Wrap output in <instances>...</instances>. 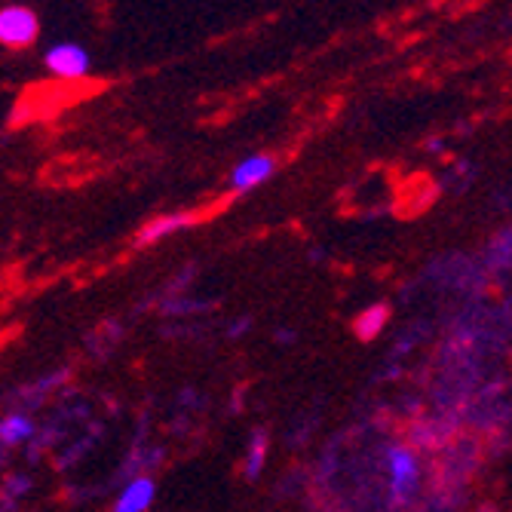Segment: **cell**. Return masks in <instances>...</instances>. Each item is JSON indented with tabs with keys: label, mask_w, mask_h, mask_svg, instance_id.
I'll return each instance as SVG.
<instances>
[{
	"label": "cell",
	"mask_w": 512,
	"mask_h": 512,
	"mask_svg": "<svg viewBox=\"0 0 512 512\" xmlns=\"http://www.w3.org/2000/svg\"><path fill=\"white\" fill-rule=\"evenodd\" d=\"M387 476H390V494L396 503L408 500L411 491L417 488L421 479V463L411 445H390L387 448Z\"/></svg>",
	"instance_id": "obj_1"
},
{
	"label": "cell",
	"mask_w": 512,
	"mask_h": 512,
	"mask_svg": "<svg viewBox=\"0 0 512 512\" xmlns=\"http://www.w3.org/2000/svg\"><path fill=\"white\" fill-rule=\"evenodd\" d=\"M43 65H46V71H50L53 77H59V80H80V77L89 74L92 59H89V53L83 50L80 43L59 40V43H53L50 50L43 53Z\"/></svg>",
	"instance_id": "obj_2"
},
{
	"label": "cell",
	"mask_w": 512,
	"mask_h": 512,
	"mask_svg": "<svg viewBox=\"0 0 512 512\" xmlns=\"http://www.w3.org/2000/svg\"><path fill=\"white\" fill-rule=\"evenodd\" d=\"M40 34V22L28 7H4L0 13V40L13 50H25Z\"/></svg>",
	"instance_id": "obj_3"
},
{
	"label": "cell",
	"mask_w": 512,
	"mask_h": 512,
	"mask_svg": "<svg viewBox=\"0 0 512 512\" xmlns=\"http://www.w3.org/2000/svg\"><path fill=\"white\" fill-rule=\"evenodd\" d=\"M270 175H273V157L255 154V157H246L234 166V172H230V188H234L237 194H249L258 188V184H264Z\"/></svg>",
	"instance_id": "obj_4"
},
{
	"label": "cell",
	"mask_w": 512,
	"mask_h": 512,
	"mask_svg": "<svg viewBox=\"0 0 512 512\" xmlns=\"http://www.w3.org/2000/svg\"><path fill=\"white\" fill-rule=\"evenodd\" d=\"M197 221L194 212H172V215H160V218H151L142 230H138V246H154V243H163L166 237L178 234V230L191 227Z\"/></svg>",
	"instance_id": "obj_5"
},
{
	"label": "cell",
	"mask_w": 512,
	"mask_h": 512,
	"mask_svg": "<svg viewBox=\"0 0 512 512\" xmlns=\"http://www.w3.org/2000/svg\"><path fill=\"white\" fill-rule=\"evenodd\" d=\"M154 497H157L154 479H148V476H135V479H129L126 488L117 494L114 512H148V509L154 506Z\"/></svg>",
	"instance_id": "obj_6"
},
{
	"label": "cell",
	"mask_w": 512,
	"mask_h": 512,
	"mask_svg": "<svg viewBox=\"0 0 512 512\" xmlns=\"http://www.w3.org/2000/svg\"><path fill=\"white\" fill-rule=\"evenodd\" d=\"M387 322H390V307L387 304H371L356 316L353 332H356L359 341H375L387 329Z\"/></svg>",
	"instance_id": "obj_7"
},
{
	"label": "cell",
	"mask_w": 512,
	"mask_h": 512,
	"mask_svg": "<svg viewBox=\"0 0 512 512\" xmlns=\"http://www.w3.org/2000/svg\"><path fill=\"white\" fill-rule=\"evenodd\" d=\"M34 439V421L28 414H7L4 424H0V442L4 448H16Z\"/></svg>",
	"instance_id": "obj_8"
},
{
	"label": "cell",
	"mask_w": 512,
	"mask_h": 512,
	"mask_svg": "<svg viewBox=\"0 0 512 512\" xmlns=\"http://www.w3.org/2000/svg\"><path fill=\"white\" fill-rule=\"evenodd\" d=\"M267 451H270L267 436H264L261 430H258V433H252L249 448H246V457H243V476H246V479H258V476L264 473Z\"/></svg>",
	"instance_id": "obj_9"
}]
</instances>
